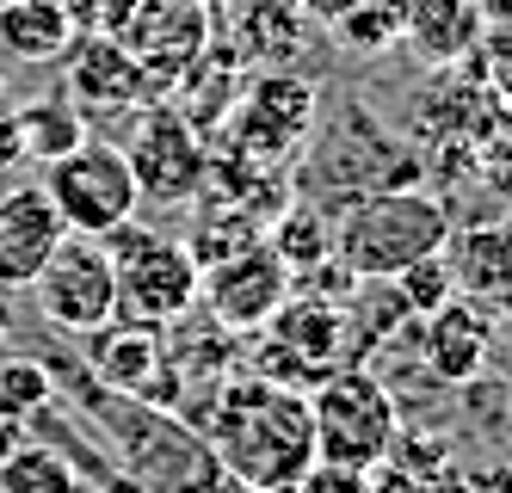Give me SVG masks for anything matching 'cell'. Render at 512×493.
<instances>
[{
	"mask_svg": "<svg viewBox=\"0 0 512 493\" xmlns=\"http://www.w3.org/2000/svg\"><path fill=\"white\" fill-rule=\"evenodd\" d=\"M204 444L216 450L223 475L290 493L315 463V432H309V395L284 389L260 370H229L210 395L204 413Z\"/></svg>",
	"mask_w": 512,
	"mask_h": 493,
	"instance_id": "1",
	"label": "cell"
},
{
	"mask_svg": "<svg viewBox=\"0 0 512 493\" xmlns=\"http://www.w3.org/2000/svg\"><path fill=\"white\" fill-rule=\"evenodd\" d=\"M426 161L414 155L401 136L383 130V118H371V105H358V93H334V105L315 111V130L303 142L297 161V198L315 210H346L371 192H395V185H420Z\"/></svg>",
	"mask_w": 512,
	"mask_h": 493,
	"instance_id": "2",
	"label": "cell"
},
{
	"mask_svg": "<svg viewBox=\"0 0 512 493\" xmlns=\"http://www.w3.org/2000/svg\"><path fill=\"white\" fill-rule=\"evenodd\" d=\"M81 407L118 438L124 463L142 487H155V493H216L223 487L216 450L204 444V432H192L179 420L173 407L136 401V395H118V389H99V383L81 389Z\"/></svg>",
	"mask_w": 512,
	"mask_h": 493,
	"instance_id": "3",
	"label": "cell"
},
{
	"mask_svg": "<svg viewBox=\"0 0 512 493\" xmlns=\"http://www.w3.org/2000/svg\"><path fill=\"white\" fill-rule=\"evenodd\" d=\"M451 247V210L426 185H395V192H371L340 210L334 222V259L358 284L395 278L408 265L432 259Z\"/></svg>",
	"mask_w": 512,
	"mask_h": 493,
	"instance_id": "4",
	"label": "cell"
},
{
	"mask_svg": "<svg viewBox=\"0 0 512 493\" xmlns=\"http://www.w3.org/2000/svg\"><path fill=\"white\" fill-rule=\"evenodd\" d=\"M112 253V290H118V321H142V327H173L198 309L204 290V265L192 259L186 241H173L161 229H142L130 216L124 229L105 235Z\"/></svg>",
	"mask_w": 512,
	"mask_h": 493,
	"instance_id": "5",
	"label": "cell"
},
{
	"mask_svg": "<svg viewBox=\"0 0 512 493\" xmlns=\"http://www.w3.org/2000/svg\"><path fill=\"white\" fill-rule=\"evenodd\" d=\"M309 432H315V463L364 469L389 463V444L401 432V407L364 364H340L309 389Z\"/></svg>",
	"mask_w": 512,
	"mask_h": 493,
	"instance_id": "6",
	"label": "cell"
},
{
	"mask_svg": "<svg viewBox=\"0 0 512 493\" xmlns=\"http://www.w3.org/2000/svg\"><path fill=\"white\" fill-rule=\"evenodd\" d=\"M340 364H358L352 309H346V302H327V296L290 290L284 309L260 327V352H253L247 370H260V376H272V383L309 395L321 376H334Z\"/></svg>",
	"mask_w": 512,
	"mask_h": 493,
	"instance_id": "7",
	"label": "cell"
},
{
	"mask_svg": "<svg viewBox=\"0 0 512 493\" xmlns=\"http://www.w3.org/2000/svg\"><path fill=\"white\" fill-rule=\"evenodd\" d=\"M315 111H321V87L309 74L260 68L253 81H241V93H235L216 136H229V155H241V161L284 167V161L303 155V142L315 130Z\"/></svg>",
	"mask_w": 512,
	"mask_h": 493,
	"instance_id": "8",
	"label": "cell"
},
{
	"mask_svg": "<svg viewBox=\"0 0 512 493\" xmlns=\"http://www.w3.org/2000/svg\"><path fill=\"white\" fill-rule=\"evenodd\" d=\"M44 192H50V204H56L68 235H99V241L112 229H124V222L136 216V204H142L124 148L105 142V136H87L81 148H68L62 161H50Z\"/></svg>",
	"mask_w": 512,
	"mask_h": 493,
	"instance_id": "9",
	"label": "cell"
},
{
	"mask_svg": "<svg viewBox=\"0 0 512 493\" xmlns=\"http://www.w3.org/2000/svg\"><path fill=\"white\" fill-rule=\"evenodd\" d=\"M25 290H31L38 315H44L56 333H75V339H87L93 327H105V321L118 315L112 253H105L99 235H62Z\"/></svg>",
	"mask_w": 512,
	"mask_h": 493,
	"instance_id": "10",
	"label": "cell"
},
{
	"mask_svg": "<svg viewBox=\"0 0 512 493\" xmlns=\"http://www.w3.org/2000/svg\"><path fill=\"white\" fill-rule=\"evenodd\" d=\"M118 148L136 173V192L149 204H198L204 179H210V136H198L167 99L142 105V118L130 124Z\"/></svg>",
	"mask_w": 512,
	"mask_h": 493,
	"instance_id": "11",
	"label": "cell"
},
{
	"mask_svg": "<svg viewBox=\"0 0 512 493\" xmlns=\"http://www.w3.org/2000/svg\"><path fill=\"white\" fill-rule=\"evenodd\" d=\"M284 296H290V272L266 247V235L204 265V290H198V302H210V321L223 333H260L284 309Z\"/></svg>",
	"mask_w": 512,
	"mask_h": 493,
	"instance_id": "12",
	"label": "cell"
},
{
	"mask_svg": "<svg viewBox=\"0 0 512 493\" xmlns=\"http://www.w3.org/2000/svg\"><path fill=\"white\" fill-rule=\"evenodd\" d=\"M87 383L118 389L136 401L173 407V383H167V327H142V321H105L87 333Z\"/></svg>",
	"mask_w": 512,
	"mask_h": 493,
	"instance_id": "13",
	"label": "cell"
},
{
	"mask_svg": "<svg viewBox=\"0 0 512 493\" xmlns=\"http://www.w3.org/2000/svg\"><path fill=\"white\" fill-rule=\"evenodd\" d=\"M62 93L75 99V111L93 124V118H124L136 105H155L149 99V81H142L136 56L118 44V37H99V31H81L68 44V81Z\"/></svg>",
	"mask_w": 512,
	"mask_h": 493,
	"instance_id": "14",
	"label": "cell"
},
{
	"mask_svg": "<svg viewBox=\"0 0 512 493\" xmlns=\"http://www.w3.org/2000/svg\"><path fill=\"white\" fill-rule=\"evenodd\" d=\"M488 352H494V315L469 296H451L445 309L420 315V358L426 370L438 376L445 389H463L488 370Z\"/></svg>",
	"mask_w": 512,
	"mask_h": 493,
	"instance_id": "15",
	"label": "cell"
},
{
	"mask_svg": "<svg viewBox=\"0 0 512 493\" xmlns=\"http://www.w3.org/2000/svg\"><path fill=\"white\" fill-rule=\"evenodd\" d=\"M62 235L68 229L44 185H7L0 192V290H25Z\"/></svg>",
	"mask_w": 512,
	"mask_h": 493,
	"instance_id": "16",
	"label": "cell"
},
{
	"mask_svg": "<svg viewBox=\"0 0 512 493\" xmlns=\"http://www.w3.org/2000/svg\"><path fill=\"white\" fill-rule=\"evenodd\" d=\"M401 44L432 68H451L482 44V19L469 0H401Z\"/></svg>",
	"mask_w": 512,
	"mask_h": 493,
	"instance_id": "17",
	"label": "cell"
},
{
	"mask_svg": "<svg viewBox=\"0 0 512 493\" xmlns=\"http://www.w3.org/2000/svg\"><path fill=\"white\" fill-rule=\"evenodd\" d=\"M309 7L303 0H241V62L284 68L309 50Z\"/></svg>",
	"mask_w": 512,
	"mask_h": 493,
	"instance_id": "18",
	"label": "cell"
},
{
	"mask_svg": "<svg viewBox=\"0 0 512 493\" xmlns=\"http://www.w3.org/2000/svg\"><path fill=\"white\" fill-rule=\"evenodd\" d=\"M75 19L62 13V0H13V7H0V56L13 62H62L68 44H75Z\"/></svg>",
	"mask_w": 512,
	"mask_h": 493,
	"instance_id": "19",
	"label": "cell"
},
{
	"mask_svg": "<svg viewBox=\"0 0 512 493\" xmlns=\"http://www.w3.org/2000/svg\"><path fill=\"white\" fill-rule=\"evenodd\" d=\"M13 124H19V155L25 161H62L68 148H81L93 130H87V118L75 111V99L68 93H50V99H25V105H13Z\"/></svg>",
	"mask_w": 512,
	"mask_h": 493,
	"instance_id": "20",
	"label": "cell"
},
{
	"mask_svg": "<svg viewBox=\"0 0 512 493\" xmlns=\"http://www.w3.org/2000/svg\"><path fill=\"white\" fill-rule=\"evenodd\" d=\"M266 247L284 259L290 278H303V272H315L321 259H334V216L303 204V198H290V210L266 229Z\"/></svg>",
	"mask_w": 512,
	"mask_h": 493,
	"instance_id": "21",
	"label": "cell"
},
{
	"mask_svg": "<svg viewBox=\"0 0 512 493\" xmlns=\"http://www.w3.org/2000/svg\"><path fill=\"white\" fill-rule=\"evenodd\" d=\"M0 493H87V475L68 450L19 438V450L0 463Z\"/></svg>",
	"mask_w": 512,
	"mask_h": 493,
	"instance_id": "22",
	"label": "cell"
},
{
	"mask_svg": "<svg viewBox=\"0 0 512 493\" xmlns=\"http://www.w3.org/2000/svg\"><path fill=\"white\" fill-rule=\"evenodd\" d=\"M50 407V370L38 358H0V420H38Z\"/></svg>",
	"mask_w": 512,
	"mask_h": 493,
	"instance_id": "23",
	"label": "cell"
},
{
	"mask_svg": "<svg viewBox=\"0 0 512 493\" xmlns=\"http://www.w3.org/2000/svg\"><path fill=\"white\" fill-rule=\"evenodd\" d=\"M389 284H395L401 309H408L414 321H420V315H432V309H445V302L457 296V278H451V259H445V253H432V259L408 265V272H395Z\"/></svg>",
	"mask_w": 512,
	"mask_h": 493,
	"instance_id": "24",
	"label": "cell"
},
{
	"mask_svg": "<svg viewBox=\"0 0 512 493\" xmlns=\"http://www.w3.org/2000/svg\"><path fill=\"white\" fill-rule=\"evenodd\" d=\"M334 31L346 37V50L377 56V50L401 44V7H389V0H358V7H346L334 19Z\"/></svg>",
	"mask_w": 512,
	"mask_h": 493,
	"instance_id": "25",
	"label": "cell"
},
{
	"mask_svg": "<svg viewBox=\"0 0 512 493\" xmlns=\"http://www.w3.org/2000/svg\"><path fill=\"white\" fill-rule=\"evenodd\" d=\"M389 463H401L408 475H420V481H445V469L457 463V450H451V438L445 432H395V444H389Z\"/></svg>",
	"mask_w": 512,
	"mask_h": 493,
	"instance_id": "26",
	"label": "cell"
},
{
	"mask_svg": "<svg viewBox=\"0 0 512 493\" xmlns=\"http://www.w3.org/2000/svg\"><path fill=\"white\" fill-rule=\"evenodd\" d=\"M469 81L512 105V31H482V44L469 50Z\"/></svg>",
	"mask_w": 512,
	"mask_h": 493,
	"instance_id": "27",
	"label": "cell"
},
{
	"mask_svg": "<svg viewBox=\"0 0 512 493\" xmlns=\"http://www.w3.org/2000/svg\"><path fill=\"white\" fill-rule=\"evenodd\" d=\"M438 493H512V463H451Z\"/></svg>",
	"mask_w": 512,
	"mask_h": 493,
	"instance_id": "28",
	"label": "cell"
},
{
	"mask_svg": "<svg viewBox=\"0 0 512 493\" xmlns=\"http://www.w3.org/2000/svg\"><path fill=\"white\" fill-rule=\"evenodd\" d=\"M62 13L75 19V31L118 37V31H124V19L136 13V0H62Z\"/></svg>",
	"mask_w": 512,
	"mask_h": 493,
	"instance_id": "29",
	"label": "cell"
},
{
	"mask_svg": "<svg viewBox=\"0 0 512 493\" xmlns=\"http://www.w3.org/2000/svg\"><path fill=\"white\" fill-rule=\"evenodd\" d=\"M290 493H371V475H364V469H340V463H309L303 481Z\"/></svg>",
	"mask_w": 512,
	"mask_h": 493,
	"instance_id": "30",
	"label": "cell"
},
{
	"mask_svg": "<svg viewBox=\"0 0 512 493\" xmlns=\"http://www.w3.org/2000/svg\"><path fill=\"white\" fill-rule=\"evenodd\" d=\"M371 493H438V487L420 481V475H408L401 463H377L371 469Z\"/></svg>",
	"mask_w": 512,
	"mask_h": 493,
	"instance_id": "31",
	"label": "cell"
},
{
	"mask_svg": "<svg viewBox=\"0 0 512 493\" xmlns=\"http://www.w3.org/2000/svg\"><path fill=\"white\" fill-rule=\"evenodd\" d=\"M482 31H512V0H469Z\"/></svg>",
	"mask_w": 512,
	"mask_h": 493,
	"instance_id": "32",
	"label": "cell"
},
{
	"mask_svg": "<svg viewBox=\"0 0 512 493\" xmlns=\"http://www.w3.org/2000/svg\"><path fill=\"white\" fill-rule=\"evenodd\" d=\"M19 438H25V432H19L13 420H0V463H7V457H13V450H19Z\"/></svg>",
	"mask_w": 512,
	"mask_h": 493,
	"instance_id": "33",
	"label": "cell"
},
{
	"mask_svg": "<svg viewBox=\"0 0 512 493\" xmlns=\"http://www.w3.org/2000/svg\"><path fill=\"white\" fill-rule=\"evenodd\" d=\"M216 493H266V487H247V481H235V475H223V487Z\"/></svg>",
	"mask_w": 512,
	"mask_h": 493,
	"instance_id": "34",
	"label": "cell"
},
{
	"mask_svg": "<svg viewBox=\"0 0 512 493\" xmlns=\"http://www.w3.org/2000/svg\"><path fill=\"white\" fill-rule=\"evenodd\" d=\"M506 407H512V389H506Z\"/></svg>",
	"mask_w": 512,
	"mask_h": 493,
	"instance_id": "35",
	"label": "cell"
},
{
	"mask_svg": "<svg viewBox=\"0 0 512 493\" xmlns=\"http://www.w3.org/2000/svg\"><path fill=\"white\" fill-rule=\"evenodd\" d=\"M0 7H13V0H0Z\"/></svg>",
	"mask_w": 512,
	"mask_h": 493,
	"instance_id": "36",
	"label": "cell"
}]
</instances>
